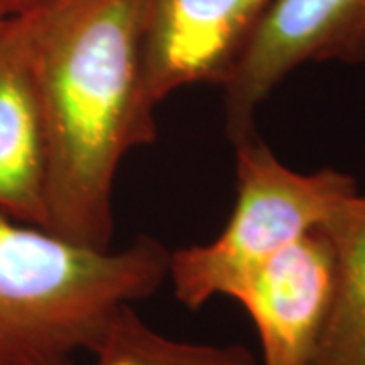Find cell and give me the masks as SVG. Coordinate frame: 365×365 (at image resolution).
I'll return each instance as SVG.
<instances>
[{
    "mask_svg": "<svg viewBox=\"0 0 365 365\" xmlns=\"http://www.w3.org/2000/svg\"><path fill=\"white\" fill-rule=\"evenodd\" d=\"M148 0H57L29 19L47 150V225L108 250L124 157L157 140L144 69Z\"/></svg>",
    "mask_w": 365,
    "mask_h": 365,
    "instance_id": "cell-1",
    "label": "cell"
},
{
    "mask_svg": "<svg viewBox=\"0 0 365 365\" xmlns=\"http://www.w3.org/2000/svg\"><path fill=\"white\" fill-rule=\"evenodd\" d=\"M169 256L146 235L98 250L0 213V365H79L167 282Z\"/></svg>",
    "mask_w": 365,
    "mask_h": 365,
    "instance_id": "cell-2",
    "label": "cell"
},
{
    "mask_svg": "<svg viewBox=\"0 0 365 365\" xmlns=\"http://www.w3.org/2000/svg\"><path fill=\"white\" fill-rule=\"evenodd\" d=\"M232 144L237 197L230 222L209 244L169 256L167 280L177 300L191 311L227 297L244 274L278 250L325 230L359 193L351 175L337 169L292 170L256 130Z\"/></svg>",
    "mask_w": 365,
    "mask_h": 365,
    "instance_id": "cell-3",
    "label": "cell"
},
{
    "mask_svg": "<svg viewBox=\"0 0 365 365\" xmlns=\"http://www.w3.org/2000/svg\"><path fill=\"white\" fill-rule=\"evenodd\" d=\"M325 61H365V0H272L222 86L230 140L256 130V110L297 67Z\"/></svg>",
    "mask_w": 365,
    "mask_h": 365,
    "instance_id": "cell-4",
    "label": "cell"
},
{
    "mask_svg": "<svg viewBox=\"0 0 365 365\" xmlns=\"http://www.w3.org/2000/svg\"><path fill=\"white\" fill-rule=\"evenodd\" d=\"M335 284V246L325 230H317L256 264L235 282L227 299L250 314L264 365H311Z\"/></svg>",
    "mask_w": 365,
    "mask_h": 365,
    "instance_id": "cell-5",
    "label": "cell"
},
{
    "mask_svg": "<svg viewBox=\"0 0 365 365\" xmlns=\"http://www.w3.org/2000/svg\"><path fill=\"white\" fill-rule=\"evenodd\" d=\"M272 0H148L144 69L160 104L195 83L223 86Z\"/></svg>",
    "mask_w": 365,
    "mask_h": 365,
    "instance_id": "cell-6",
    "label": "cell"
},
{
    "mask_svg": "<svg viewBox=\"0 0 365 365\" xmlns=\"http://www.w3.org/2000/svg\"><path fill=\"white\" fill-rule=\"evenodd\" d=\"M0 213L47 225V150L26 14L0 29Z\"/></svg>",
    "mask_w": 365,
    "mask_h": 365,
    "instance_id": "cell-7",
    "label": "cell"
},
{
    "mask_svg": "<svg viewBox=\"0 0 365 365\" xmlns=\"http://www.w3.org/2000/svg\"><path fill=\"white\" fill-rule=\"evenodd\" d=\"M337 256V284L311 365H365V195L351 197L325 227Z\"/></svg>",
    "mask_w": 365,
    "mask_h": 365,
    "instance_id": "cell-8",
    "label": "cell"
},
{
    "mask_svg": "<svg viewBox=\"0 0 365 365\" xmlns=\"http://www.w3.org/2000/svg\"><path fill=\"white\" fill-rule=\"evenodd\" d=\"M93 365H258L244 345L179 341L146 325L134 307L122 309L106 339L91 355Z\"/></svg>",
    "mask_w": 365,
    "mask_h": 365,
    "instance_id": "cell-9",
    "label": "cell"
},
{
    "mask_svg": "<svg viewBox=\"0 0 365 365\" xmlns=\"http://www.w3.org/2000/svg\"><path fill=\"white\" fill-rule=\"evenodd\" d=\"M51 2H57V0H0V13L6 19H11V16H19V14L33 13Z\"/></svg>",
    "mask_w": 365,
    "mask_h": 365,
    "instance_id": "cell-10",
    "label": "cell"
},
{
    "mask_svg": "<svg viewBox=\"0 0 365 365\" xmlns=\"http://www.w3.org/2000/svg\"><path fill=\"white\" fill-rule=\"evenodd\" d=\"M6 21H9V19H6V16H4V14H2V13H0V29L4 26V23H6Z\"/></svg>",
    "mask_w": 365,
    "mask_h": 365,
    "instance_id": "cell-11",
    "label": "cell"
}]
</instances>
